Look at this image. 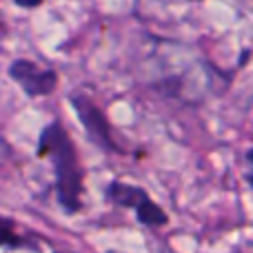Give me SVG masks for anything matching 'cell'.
<instances>
[{"label": "cell", "instance_id": "6da1fadb", "mask_svg": "<svg viewBox=\"0 0 253 253\" xmlns=\"http://www.w3.org/2000/svg\"><path fill=\"white\" fill-rule=\"evenodd\" d=\"M38 156L49 158L56 175V196L67 213H76L83 207L84 171L80 167L74 140L67 135L60 120H53L42 129L38 138Z\"/></svg>", "mask_w": 253, "mask_h": 253}, {"label": "cell", "instance_id": "7a4b0ae2", "mask_svg": "<svg viewBox=\"0 0 253 253\" xmlns=\"http://www.w3.org/2000/svg\"><path fill=\"white\" fill-rule=\"evenodd\" d=\"M107 200H111L114 205L133 209L138 220L142 224H147V227H165L169 222L167 213L149 198V193L140 187H133V184H125L118 182V180L111 182L107 187Z\"/></svg>", "mask_w": 253, "mask_h": 253}, {"label": "cell", "instance_id": "3957f363", "mask_svg": "<svg viewBox=\"0 0 253 253\" xmlns=\"http://www.w3.org/2000/svg\"><path fill=\"white\" fill-rule=\"evenodd\" d=\"M71 107L76 109V116L78 120L83 123L84 131H87L89 140L93 144L102 149V151H111V153H120L123 149L118 147V142L114 140L111 135V126H109V120L107 116L100 111V107L87 96H74L71 98Z\"/></svg>", "mask_w": 253, "mask_h": 253}, {"label": "cell", "instance_id": "277c9868", "mask_svg": "<svg viewBox=\"0 0 253 253\" xmlns=\"http://www.w3.org/2000/svg\"><path fill=\"white\" fill-rule=\"evenodd\" d=\"M9 76L20 84V89L29 98L49 96L58 84L56 71L40 69L38 65H34V62H29V60H22V58H18V60L11 62V67H9Z\"/></svg>", "mask_w": 253, "mask_h": 253}, {"label": "cell", "instance_id": "5b68a950", "mask_svg": "<svg viewBox=\"0 0 253 253\" xmlns=\"http://www.w3.org/2000/svg\"><path fill=\"white\" fill-rule=\"evenodd\" d=\"M13 2L22 9H34V7H38V4H42V0H13Z\"/></svg>", "mask_w": 253, "mask_h": 253}, {"label": "cell", "instance_id": "8992f818", "mask_svg": "<svg viewBox=\"0 0 253 253\" xmlns=\"http://www.w3.org/2000/svg\"><path fill=\"white\" fill-rule=\"evenodd\" d=\"M247 160H249V165H251V171H249V184L253 187V149L249 153H247Z\"/></svg>", "mask_w": 253, "mask_h": 253}, {"label": "cell", "instance_id": "52a82bcc", "mask_svg": "<svg viewBox=\"0 0 253 253\" xmlns=\"http://www.w3.org/2000/svg\"><path fill=\"white\" fill-rule=\"evenodd\" d=\"M193 2H200V0H193Z\"/></svg>", "mask_w": 253, "mask_h": 253}]
</instances>
